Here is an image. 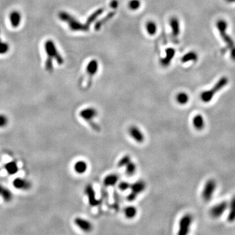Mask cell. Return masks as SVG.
Wrapping results in <instances>:
<instances>
[{"mask_svg":"<svg viewBox=\"0 0 235 235\" xmlns=\"http://www.w3.org/2000/svg\"><path fill=\"white\" fill-rule=\"evenodd\" d=\"M227 26L228 25L227 22L223 19L217 20L216 23V27L218 32L224 41V43L226 44L227 49L229 50L232 60L235 61V43L231 38V37L227 32Z\"/></svg>","mask_w":235,"mask_h":235,"instance_id":"obj_1","label":"cell"},{"mask_svg":"<svg viewBox=\"0 0 235 235\" xmlns=\"http://www.w3.org/2000/svg\"><path fill=\"white\" fill-rule=\"evenodd\" d=\"M58 17L63 22L67 24L69 29L73 31H87L90 28L86 24H82L73 16L65 11L60 12Z\"/></svg>","mask_w":235,"mask_h":235,"instance_id":"obj_2","label":"cell"},{"mask_svg":"<svg viewBox=\"0 0 235 235\" xmlns=\"http://www.w3.org/2000/svg\"><path fill=\"white\" fill-rule=\"evenodd\" d=\"M229 79L227 77H221L210 90H208L201 93V99L202 101H203L204 103L210 102L212 100L214 96L216 95V93L221 90L224 87H225L227 85Z\"/></svg>","mask_w":235,"mask_h":235,"instance_id":"obj_3","label":"cell"},{"mask_svg":"<svg viewBox=\"0 0 235 235\" xmlns=\"http://www.w3.org/2000/svg\"><path fill=\"white\" fill-rule=\"evenodd\" d=\"M45 50L48 57H50L52 60H55L59 65L64 64V58L57 50L53 41L51 39L46 41L45 43Z\"/></svg>","mask_w":235,"mask_h":235,"instance_id":"obj_4","label":"cell"},{"mask_svg":"<svg viewBox=\"0 0 235 235\" xmlns=\"http://www.w3.org/2000/svg\"><path fill=\"white\" fill-rule=\"evenodd\" d=\"M216 182L213 179L208 180L204 186L202 191V199L206 201H210L213 197V195L216 189Z\"/></svg>","mask_w":235,"mask_h":235,"instance_id":"obj_5","label":"cell"},{"mask_svg":"<svg viewBox=\"0 0 235 235\" xmlns=\"http://www.w3.org/2000/svg\"><path fill=\"white\" fill-rule=\"evenodd\" d=\"M193 221V217L190 214H186L182 216L179 221V227L178 234L186 235L190 232V227Z\"/></svg>","mask_w":235,"mask_h":235,"instance_id":"obj_6","label":"cell"},{"mask_svg":"<svg viewBox=\"0 0 235 235\" xmlns=\"http://www.w3.org/2000/svg\"><path fill=\"white\" fill-rule=\"evenodd\" d=\"M227 208L228 203L226 201H222L212 206L210 210V213L212 217L214 218H218L223 215V213L226 211Z\"/></svg>","mask_w":235,"mask_h":235,"instance_id":"obj_7","label":"cell"},{"mask_svg":"<svg viewBox=\"0 0 235 235\" xmlns=\"http://www.w3.org/2000/svg\"><path fill=\"white\" fill-rule=\"evenodd\" d=\"M128 133L130 135V137H131L135 142H137L139 144L144 143L145 140L144 135L142 131L137 126H136V125H131V126L129 127L128 129Z\"/></svg>","mask_w":235,"mask_h":235,"instance_id":"obj_8","label":"cell"},{"mask_svg":"<svg viewBox=\"0 0 235 235\" xmlns=\"http://www.w3.org/2000/svg\"><path fill=\"white\" fill-rule=\"evenodd\" d=\"M97 111L93 107H88L82 109L79 113V116L86 122L90 123L97 116Z\"/></svg>","mask_w":235,"mask_h":235,"instance_id":"obj_9","label":"cell"},{"mask_svg":"<svg viewBox=\"0 0 235 235\" xmlns=\"http://www.w3.org/2000/svg\"><path fill=\"white\" fill-rule=\"evenodd\" d=\"M85 194L88 197V202L92 206H96L99 204V201L96 197V194L93 186L91 184H88L85 188Z\"/></svg>","mask_w":235,"mask_h":235,"instance_id":"obj_10","label":"cell"},{"mask_svg":"<svg viewBox=\"0 0 235 235\" xmlns=\"http://www.w3.org/2000/svg\"><path fill=\"white\" fill-rule=\"evenodd\" d=\"M74 222L78 228H80L82 231L85 233H89L92 231L93 229L92 223L84 218L77 217L75 219Z\"/></svg>","mask_w":235,"mask_h":235,"instance_id":"obj_11","label":"cell"},{"mask_svg":"<svg viewBox=\"0 0 235 235\" xmlns=\"http://www.w3.org/2000/svg\"><path fill=\"white\" fill-rule=\"evenodd\" d=\"M175 55V50L172 48H169L165 50V56L160 59V64L163 67L169 66Z\"/></svg>","mask_w":235,"mask_h":235,"instance_id":"obj_12","label":"cell"},{"mask_svg":"<svg viewBox=\"0 0 235 235\" xmlns=\"http://www.w3.org/2000/svg\"><path fill=\"white\" fill-rule=\"evenodd\" d=\"M13 186L18 190H29L31 187V182L27 180H25L21 178H15L13 182Z\"/></svg>","mask_w":235,"mask_h":235,"instance_id":"obj_13","label":"cell"},{"mask_svg":"<svg viewBox=\"0 0 235 235\" xmlns=\"http://www.w3.org/2000/svg\"><path fill=\"white\" fill-rule=\"evenodd\" d=\"M170 26L172 29V35L175 38L179 36L180 33V27L179 20L176 17H172L170 19Z\"/></svg>","mask_w":235,"mask_h":235,"instance_id":"obj_14","label":"cell"},{"mask_svg":"<svg viewBox=\"0 0 235 235\" xmlns=\"http://www.w3.org/2000/svg\"><path fill=\"white\" fill-rule=\"evenodd\" d=\"M9 20L13 27L17 28L20 25L22 21V15L17 10H13L9 14Z\"/></svg>","mask_w":235,"mask_h":235,"instance_id":"obj_15","label":"cell"},{"mask_svg":"<svg viewBox=\"0 0 235 235\" xmlns=\"http://www.w3.org/2000/svg\"><path fill=\"white\" fill-rule=\"evenodd\" d=\"M98 62L96 60H92L88 63L86 67V72L88 76H90V79L91 78L96 74L98 71Z\"/></svg>","mask_w":235,"mask_h":235,"instance_id":"obj_16","label":"cell"},{"mask_svg":"<svg viewBox=\"0 0 235 235\" xmlns=\"http://www.w3.org/2000/svg\"><path fill=\"white\" fill-rule=\"evenodd\" d=\"M146 183L143 180H139L134 182L133 184H131L130 189L131 191L139 195V193L144 191V190L146 189Z\"/></svg>","mask_w":235,"mask_h":235,"instance_id":"obj_17","label":"cell"},{"mask_svg":"<svg viewBox=\"0 0 235 235\" xmlns=\"http://www.w3.org/2000/svg\"><path fill=\"white\" fill-rule=\"evenodd\" d=\"M88 168V163L84 160L78 161L74 165V170L78 174H84L87 171Z\"/></svg>","mask_w":235,"mask_h":235,"instance_id":"obj_18","label":"cell"},{"mask_svg":"<svg viewBox=\"0 0 235 235\" xmlns=\"http://www.w3.org/2000/svg\"><path fill=\"white\" fill-rule=\"evenodd\" d=\"M119 180V176L116 174H110L104 177L103 184L106 187H111L116 185Z\"/></svg>","mask_w":235,"mask_h":235,"instance_id":"obj_19","label":"cell"},{"mask_svg":"<svg viewBox=\"0 0 235 235\" xmlns=\"http://www.w3.org/2000/svg\"><path fill=\"white\" fill-rule=\"evenodd\" d=\"M193 125L196 129L197 130H202L205 125V119L201 116V114H197L193 118L192 120Z\"/></svg>","mask_w":235,"mask_h":235,"instance_id":"obj_20","label":"cell"},{"mask_svg":"<svg viewBox=\"0 0 235 235\" xmlns=\"http://www.w3.org/2000/svg\"><path fill=\"white\" fill-rule=\"evenodd\" d=\"M227 220L231 223L235 221V195L232 198L231 202L229 204V211L227 216Z\"/></svg>","mask_w":235,"mask_h":235,"instance_id":"obj_21","label":"cell"},{"mask_svg":"<svg viewBox=\"0 0 235 235\" xmlns=\"http://www.w3.org/2000/svg\"><path fill=\"white\" fill-rule=\"evenodd\" d=\"M0 196L6 202L10 201L13 198V194L11 191L2 185H0Z\"/></svg>","mask_w":235,"mask_h":235,"instance_id":"obj_22","label":"cell"},{"mask_svg":"<svg viewBox=\"0 0 235 235\" xmlns=\"http://www.w3.org/2000/svg\"><path fill=\"white\" fill-rule=\"evenodd\" d=\"M123 213L127 219H133L137 216V209L133 206H128L124 208Z\"/></svg>","mask_w":235,"mask_h":235,"instance_id":"obj_23","label":"cell"},{"mask_svg":"<svg viewBox=\"0 0 235 235\" xmlns=\"http://www.w3.org/2000/svg\"><path fill=\"white\" fill-rule=\"evenodd\" d=\"M5 169L8 174L13 175L17 173L18 170V166L15 161H10L5 165Z\"/></svg>","mask_w":235,"mask_h":235,"instance_id":"obj_24","label":"cell"},{"mask_svg":"<svg viewBox=\"0 0 235 235\" xmlns=\"http://www.w3.org/2000/svg\"><path fill=\"white\" fill-rule=\"evenodd\" d=\"M198 60V55L194 51H191L187 52V54H186L184 56H183L181 58V61L182 63H187L188 61H195Z\"/></svg>","mask_w":235,"mask_h":235,"instance_id":"obj_25","label":"cell"},{"mask_svg":"<svg viewBox=\"0 0 235 235\" xmlns=\"http://www.w3.org/2000/svg\"><path fill=\"white\" fill-rule=\"evenodd\" d=\"M115 14V12H111L110 13H108L105 17H104L103 18L101 19L99 21V22H97L96 25H95V29L96 31H98L101 29V28L102 27V26L104 24H106L108 21L109 20H111L114 16Z\"/></svg>","mask_w":235,"mask_h":235,"instance_id":"obj_26","label":"cell"},{"mask_svg":"<svg viewBox=\"0 0 235 235\" xmlns=\"http://www.w3.org/2000/svg\"><path fill=\"white\" fill-rule=\"evenodd\" d=\"M189 96L186 92H180L176 96V100L177 103L181 104V105L187 104L189 101Z\"/></svg>","mask_w":235,"mask_h":235,"instance_id":"obj_27","label":"cell"},{"mask_svg":"<svg viewBox=\"0 0 235 235\" xmlns=\"http://www.w3.org/2000/svg\"><path fill=\"white\" fill-rule=\"evenodd\" d=\"M103 13V8H100V9H97L95 12L93 13L90 17H89L86 20V24L89 26L90 27V25H91V24H92L94 21H95L97 18L98 17H99L102 13Z\"/></svg>","mask_w":235,"mask_h":235,"instance_id":"obj_28","label":"cell"},{"mask_svg":"<svg viewBox=\"0 0 235 235\" xmlns=\"http://www.w3.org/2000/svg\"><path fill=\"white\" fill-rule=\"evenodd\" d=\"M125 174L127 176H133L136 171H137V165L133 162L131 161L129 163L125 166Z\"/></svg>","mask_w":235,"mask_h":235,"instance_id":"obj_29","label":"cell"},{"mask_svg":"<svg viewBox=\"0 0 235 235\" xmlns=\"http://www.w3.org/2000/svg\"><path fill=\"white\" fill-rule=\"evenodd\" d=\"M131 161V156L129 155H125L118 161L117 165L119 168H122V167H125Z\"/></svg>","mask_w":235,"mask_h":235,"instance_id":"obj_30","label":"cell"},{"mask_svg":"<svg viewBox=\"0 0 235 235\" xmlns=\"http://www.w3.org/2000/svg\"><path fill=\"white\" fill-rule=\"evenodd\" d=\"M146 29H147V32L150 35H154L156 33L157 26L156 24L152 21H150V22H147L146 25Z\"/></svg>","mask_w":235,"mask_h":235,"instance_id":"obj_31","label":"cell"},{"mask_svg":"<svg viewBox=\"0 0 235 235\" xmlns=\"http://www.w3.org/2000/svg\"><path fill=\"white\" fill-rule=\"evenodd\" d=\"M9 50V45L8 43L2 41L0 39V54H5Z\"/></svg>","mask_w":235,"mask_h":235,"instance_id":"obj_32","label":"cell"},{"mask_svg":"<svg viewBox=\"0 0 235 235\" xmlns=\"http://www.w3.org/2000/svg\"><path fill=\"white\" fill-rule=\"evenodd\" d=\"M140 7V2L139 0H131L129 3V7L133 10H137Z\"/></svg>","mask_w":235,"mask_h":235,"instance_id":"obj_33","label":"cell"},{"mask_svg":"<svg viewBox=\"0 0 235 235\" xmlns=\"http://www.w3.org/2000/svg\"><path fill=\"white\" fill-rule=\"evenodd\" d=\"M45 69L48 71H52L53 69V60L49 57H47L45 61Z\"/></svg>","mask_w":235,"mask_h":235,"instance_id":"obj_34","label":"cell"},{"mask_svg":"<svg viewBox=\"0 0 235 235\" xmlns=\"http://www.w3.org/2000/svg\"><path fill=\"white\" fill-rule=\"evenodd\" d=\"M131 187V184H129V182H125V181H122L120 182L118 184V188L119 190L121 191H126L129 189H130Z\"/></svg>","mask_w":235,"mask_h":235,"instance_id":"obj_35","label":"cell"},{"mask_svg":"<svg viewBox=\"0 0 235 235\" xmlns=\"http://www.w3.org/2000/svg\"><path fill=\"white\" fill-rule=\"evenodd\" d=\"M8 123V118L4 114H0V127H4Z\"/></svg>","mask_w":235,"mask_h":235,"instance_id":"obj_36","label":"cell"},{"mask_svg":"<svg viewBox=\"0 0 235 235\" xmlns=\"http://www.w3.org/2000/svg\"><path fill=\"white\" fill-rule=\"evenodd\" d=\"M137 196H138V195L137 194V193H134L133 191H131V193L127 195V199L128 201L132 202V201H135L136 198H137Z\"/></svg>","mask_w":235,"mask_h":235,"instance_id":"obj_37","label":"cell"},{"mask_svg":"<svg viewBox=\"0 0 235 235\" xmlns=\"http://www.w3.org/2000/svg\"><path fill=\"white\" fill-rule=\"evenodd\" d=\"M110 5H111V8H112L114 9H116L118 6V0H112L111 3H110Z\"/></svg>","mask_w":235,"mask_h":235,"instance_id":"obj_38","label":"cell"},{"mask_svg":"<svg viewBox=\"0 0 235 235\" xmlns=\"http://www.w3.org/2000/svg\"><path fill=\"white\" fill-rule=\"evenodd\" d=\"M225 1L227 2V3H234L235 2V0H225Z\"/></svg>","mask_w":235,"mask_h":235,"instance_id":"obj_39","label":"cell"}]
</instances>
